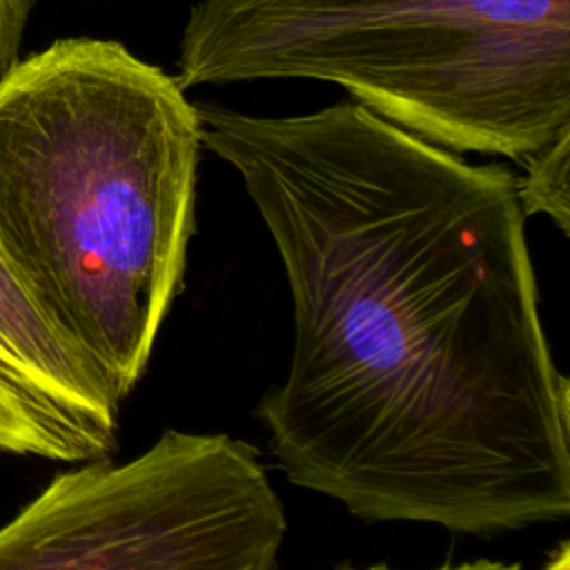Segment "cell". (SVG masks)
I'll return each mask as SVG.
<instances>
[{
	"instance_id": "3",
	"label": "cell",
	"mask_w": 570,
	"mask_h": 570,
	"mask_svg": "<svg viewBox=\"0 0 570 570\" xmlns=\"http://www.w3.org/2000/svg\"><path fill=\"white\" fill-rule=\"evenodd\" d=\"M174 78L334 82L439 147L521 160L570 127V0H200Z\"/></svg>"
},
{
	"instance_id": "7",
	"label": "cell",
	"mask_w": 570,
	"mask_h": 570,
	"mask_svg": "<svg viewBox=\"0 0 570 570\" xmlns=\"http://www.w3.org/2000/svg\"><path fill=\"white\" fill-rule=\"evenodd\" d=\"M523 176H517V191L525 216L543 214L568 236L570 234V127H563L543 147L519 160Z\"/></svg>"
},
{
	"instance_id": "4",
	"label": "cell",
	"mask_w": 570,
	"mask_h": 570,
	"mask_svg": "<svg viewBox=\"0 0 570 570\" xmlns=\"http://www.w3.org/2000/svg\"><path fill=\"white\" fill-rule=\"evenodd\" d=\"M285 532L254 445L165 430L53 476L0 525V570H278Z\"/></svg>"
},
{
	"instance_id": "1",
	"label": "cell",
	"mask_w": 570,
	"mask_h": 570,
	"mask_svg": "<svg viewBox=\"0 0 570 570\" xmlns=\"http://www.w3.org/2000/svg\"><path fill=\"white\" fill-rule=\"evenodd\" d=\"M285 267L294 347L256 414L289 483L367 521L490 534L570 512V383L517 176L343 100L196 102Z\"/></svg>"
},
{
	"instance_id": "6",
	"label": "cell",
	"mask_w": 570,
	"mask_h": 570,
	"mask_svg": "<svg viewBox=\"0 0 570 570\" xmlns=\"http://www.w3.org/2000/svg\"><path fill=\"white\" fill-rule=\"evenodd\" d=\"M0 454H27L62 463L107 459L76 428L0 381Z\"/></svg>"
},
{
	"instance_id": "9",
	"label": "cell",
	"mask_w": 570,
	"mask_h": 570,
	"mask_svg": "<svg viewBox=\"0 0 570 570\" xmlns=\"http://www.w3.org/2000/svg\"><path fill=\"white\" fill-rule=\"evenodd\" d=\"M543 570H570V543L561 541L557 552L550 557Z\"/></svg>"
},
{
	"instance_id": "5",
	"label": "cell",
	"mask_w": 570,
	"mask_h": 570,
	"mask_svg": "<svg viewBox=\"0 0 570 570\" xmlns=\"http://www.w3.org/2000/svg\"><path fill=\"white\" fill-rule=\"evenodd\" d=\"M0 381L82 432L102 456L116 450L120 403L85 354L36 305L2 252Z\"/></svg>"
},
{
	"instance_id": "2",
	"label": "cell",
	"mask_w": 570,
	"mask_h": 570,
	"mask_svg": "<svg viewBox=\"0 0 570 570\" xmlns=\"http://www.w3.org/2000/svg\"><path fill=\"white\" fill-rule=\"evenodd\" d=\"M203 147L174 76L60 38L0 78V252L118 403L183 287Z\"/></svg>"
},
{
	"instance_id": "8",
	"label": "cell",
	"mask_w": 570,
	"mask_h": 570,
	"mask_svg": "<svg viewBox=\"0 0 570 570\" xmlns=\"http://www.w3.org/2000/svg\"><path fill=\"white\" fill-rule=\"evenodd\" d=\"M338 570H356V568H350V566H343ZM365 570H392L383 563L379 566H370ZM439 570H521L519 563H503V561H490V559H481V561H470V563H459V566H443Z\"/></svg>"
}]
</instances>
